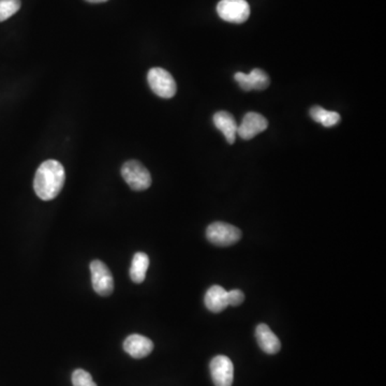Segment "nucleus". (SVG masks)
<instances>
[{"label": "nucleus", "instance_id": "nucleus-1", "mask_svg": "<svg viewBox=\"0 0 386 386\" xmlns=\"http://www.w3.org/2000/svg\"><path fill=\"white\" fill-rule=\"evenodd\" d=\"M64 179L66 173L62 163L56 160L44 161L34 175V192L43 201H50L60 195Z\"/></svg>", "mask_w": 386, "mask_h": 386}, {"label": "nucleus", "instance_id": "nucleus-2", "mask_svg": "<svg viewBox=\"0 0 386 386\" xmlns=\"http://www.w3.org/2000/svg\"><path fill=\"white\" fill-rule=\"evenodd\" d=\"M206 237L216 246L229 247L242 238V231L232 224L217 221L207 226Z\"/></svg>", "mask_w": 386, "mask_h": 386}, {"label": "nucleus", "instance_id": "nucleus-3", "mask_svg": "<svg viewBox=\"0 0 386 386\" xmlns=\"http://www.w3.org/2000/svg\"><path fill=\"white\" fill-rule=\"evenodd\" d=\"M121 177L135 191H143L151 185V173L139 161H127L121 167Z\"/></svg>", "mask_w": 386, "mask_h": 386}, {"label": "nucleus", "instance_id": "nucleus-4", "mask_svg": "<svg viewBox=\"0 0 386 386\" xmlns=\"http://www.w3.org/2000/svg\"><path fill=\"white\" fill-rule=\"evenodd\" d=\"M147 81L151 90L161 98L170 99L177 92V82L172 74L165 69L151 68L147 74Z\"/></svg>", "mask_w": 386, "mask_h": 386}, {"label": "nucleus", "instance_id": "nucleus-5", "mask_svg": "<svg viewBox=\"0 0 386 386\" xmlns=\"http://www.w3.org/2000/svg\"><path fill=\"white\" fill-rule=\"evenodd\" d=\"M218 15L223 21L242 24L250 15L249 4L246 0H221L217 6Z\"/></svg>", "mask_w": 386, "mask_h": 386}, {"label": "nucleus", "instance_id": "nucleus-6", "mask_svg": "<svg viewBox=\"0 0 386 386\" xmlns=\"http://www.w3.org/2000/svg\"><path fill=\"white\" fill-rule=\"evenodd\" d=\"M90 272L95 292L101 296H109L112 294L114 291V279L108 266L101 261L95 260L90 263Z\"/></svg>", "mask_w": 386, "mask_h": 386}, {"label": "nucleus", "instance_id": "nucleus-7", "mask_svg": "<svg viewBox=\"0 0 386 386\" xmlns=\"http://www.w3.org/2000/svg\"><path fill=\"white\" fill-rule=\"evenodd\" d=\"M210 375L215 386H232L234 380V366L226 355L214 357L209 364Z\"/></svg>", "mask_w": 386, "mask_h": 386}, {"label": "nucleus", "instance_id": "nucleus-8", "mask_svg": "<svg viewBox=\"0 0 386 386\" xmlns=\"http://www.w3.org/2000/svg\"><path fill=\"white\" fill-rule=\"evenodd\" d=\"M236 82L240 85V88L244 92L251 90H264L270 86V80L268 74L263 71L262 69L256 68L249 74L237 72L234 76Z\"/></svg>", "mask_w": 386, "mask_h": 386}, {"label": "nucleus", "instance_id": "nucleus-9", "mask_svg": "<svg viewBox=\"0 0 386 386\" xmlns=\"http://www.w3.org/2000/svg\"><path fill=\"white\" fill-rule=\"evenodd\" d=\"M268 119L256 112L244 115L242 124L237 127V135L242 139H251L268 129Z\"/></svg>", "mask_w": 386, "mask_h": 386}, {"label": "nucleus", "instance_id": "nucleus-10", "mask_svg": "<svg viewBox=\"0 0 386 386\" xmlns=\"http://www.w3.org/2000/svg\"><path fill=\"white\" fill-rule=\"evenodd\" d=\"M124 350L133 359H144L153 352V343L142 335L133 334L125 340Z\"/></svg>", "mask_w": 386, "mask_h": 386}, {"label": "nucleus", "instance_id": "nucleus-11", "mask_svg": "<svg viewBox=\"0 0 386 386\" xmlns=\"http://www.w3.org/2000/svg\"><path fill=\"white\" fill-rule=\"evenodd\" d=\"M256 338L259 347L266 354H277L282 349V343L268 325L261 323L256 329Z\"/></svg>", "mask_w": 386, "mask_h": 386}, {"label": "nucleus", "instance_id": "nucleus-12", "mask_svg": "<svg viewBox=\"0 0 386 386\" xmlns=\"http://www.w3.org/2000/svg\"><path fill=\"white\" fill-rule=\"evenodd\" d=\"M214 125L218 130L223 133L226 142L234 144L237 135V123L231 113L219 111L213 117Z\"/></svg>", "mask_w": 386, "mask_h": 386}, {"label": "nucleus", "instance_id": "nucleus-13", "mask_svg": "<svg viewBox=\"0 0 386 386\" xmlns=\"http://www.w3.org/2000/svg\"><path fill=\"white\" fill-rule=\"evenodd\" d=\"M206 308L214 313H219L229 306L228 303V291L222 287L213 286L208 289L204 297Z\"/></svg>", "mask_w": 386, "mask_h": 386}, {"label": "nucleus", "instance_id": "nucleus-14", "mask_svg": "<svg viewBox=\"0 0 386 386\" xmlns=\"http://www.w3.org/2000/svg\"><path fill=\"white\" fill-rule=\"evenodd\" d=\"M149 258L144 252H137L133 256L130 268V278L135 284H142L146 278Z\"/></svg>", "mask_w": 386, "mask_h": 386}, {"label": "nucleus", "instance_id": "nucleus-15", "mask_svg": "<svg viewBox=\"0 0 386 386\" xmlns=\"http://www.w3.org/2000/svg\"><path fill=\"white\" fill-rule=\"evenodd\" d=\"M310 116L313 120L322 125L325 128L336 126L340 123V115L334 111H327L321 106H313L310 109Z\"/></svg>", "mask_w": 386, "mask_h": 386}, {"label": "nucleus", "instance_id": "nucleus-16", "mask_svg": "<svg viewBox=\"0 0 386 386\" xmlns=\"http://www.w3.org/2000/svg\"><path fill=\"white\" fill-rule=\"evenodd\" d=\"M21 9V0H0V23L7 21Z\"/></svg>", "mask_w": 386, "mask_h": 386}, {"label": "nucleus", "instance_id": "nucleus-17", "mask_svg": "<svg viewBox=\"0 0 386 386\" xmlns=\"http://www.w3.org/2000/svg\"><path fill=\"white\" fill-rule=\"evenodd\" d=\"M74 386H97L92 380V375L83 369H76L72 375Z\"/></svg>", "mask_w": 386, "mask_h": 386}, {"label": "nucleus", "instance_id": "nucleus-18", "mask_svg": "<svg viewBox=\"0 0 386 386\" xmlns=\"http://www.w3.org/2000/svg\"><path fill=\"white\" fill-rule=\"evenodd\" d=\"M244 301V294L240 290H232L228 292L229 306H240Z\"/></svg>", "mask_w": 386, "mask_h": 386}, {"label": "nucleus", "instance_id": "nucleus-19", "mask_svg": "<svg viewBox=\"0 0 386 386\" xmlns=\"http://www.w3.org/2000/svg\"><path fill=\"white\" fill-rule=\"evenodd\" d=\"M86 1H88V3H92V4H100V3H105V1H108V0H86Z\"/></svg>", "mask_w": 386, "mask_h": 386}]
</instances>
